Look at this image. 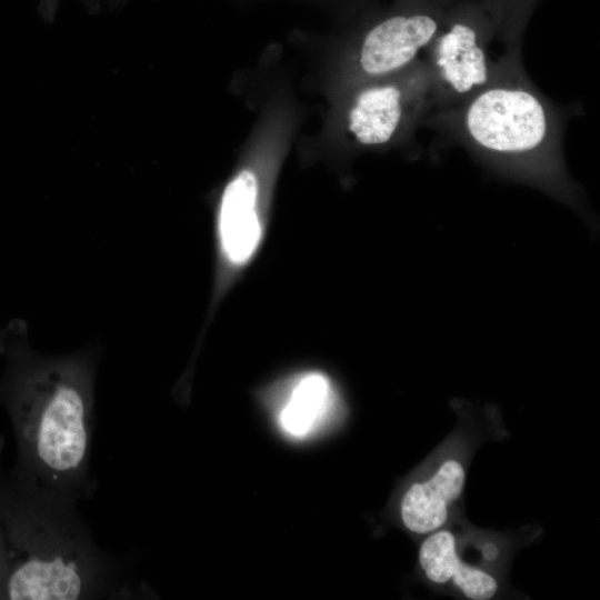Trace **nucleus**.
I'll return each mask as SVG.
<instances>
[{"instance_id":"1","label":"nucleus","mask_w":600,"mask_h":600,"mask_svg":"<svg viewBox=\"0 0 600 600\" xmlns=\"http://www.w3.org/2000/svg\"><path fill=\"white\" fill-rule=\"evenodd\" d=\"M423 126L498 176L581 208L582 193L564 161V112L531 82L521 50L509 53L490 84L453 108L432 111Z\"/></svg>"},{"instance_id":"2","label":"nucleus","mask_w":600,"mask_h":600,"mask_svg":"<svg viewBox=\"0 0 600 600\" xmlns=\"http://www.w3.org/2000/svg\"><path fill=\"white\" fill-rule=\"evenodd\" d=\"M0 379V403L14 431L18 461L14 476L66 482L86 466L93 398L91 356H41L26 337L9 341Z\"/></svg>"},{"instance_id":"3","label":"nucleus","mask_w":600,"mask_h":600,"mask_svg":"<svg viewBox=\"0 0 600 600\" xmlns=\"http://www.w3.org/2000/svg\"><path fill=\"white\" fill-rule=\"evenodd\" d=\"M28 483L0 476V599H77L86 576L78 557L48 547L28 500Z\"/></svg>"},{"instance_id":"4","label":"nucleus","mask_w":600,"mask_h":600,"mask_svg":"<svg viewBox=\"0 0 600 600\" xmlns=\"http://www.w3.org/2000/svg\"><path fill=\"white\" fill-rule=\"evenodd\" d=\"M483 31L469 21L453 20L443 31L438 30L424 50L432 111L453 108L490 84L503 70L509 53L519 50L506 49L493 59L490 33Z\"/></svg>"},{"instance_id":"5","label":"nucleus","mask_w":600,"mask_h":600,"mask_svg":"<svg viewBox=\"0 0 600 600\" xmlns=\"http://www.w3.org/2000/svg\"><path fill=\"white\" fill-rule=\"evenodd\" d=\"M439 30V20L428 12L389 17L364 34L358 53L361 73L382 78L417 63Z\"/></svg>"},{"instance_id":"6","label":"nucleus","mask_w":600,"mask_h":600,"mask_svg":"<svg viewBox=\"0 0 600 600\" xmlns=\"http://www.w3.org/2000/svg\"><path fill=\"white\" fill-rule=\"evenodd\" d=\"M258 181L242 170L224 188L217 216L219 254L229 267L249 262L262 240V224L257 210Z\"/></svg>"},{"instance_id":"7","label":"nucleus","mask_w":600,"mask_h":600,"mask_svg":"<svg viewBox=\"0 0 600 600\" xmlns=\"http://www.w3.org/2000/svg\"><path fill=\"white\" fill-rule=\"evenodd\" d=\"M466 470L460 461L448 459L426 480L412 483L401 501V519L408 530L429 534L443 527L449 509L461 494Z\"/></svg>"},{"instance_id":"8","label":"nucleus","mask_w":600,"mask_h":600,"mask_svg":"<svg viewBox=\"0 0 600 600\" xmlns=\"http://www.w3.org/2000/svg\"><path fill=\"white\" fill-rule=\"evenodd\" d=\"M419 563L428 580L436 584L451 582L468 599L487 600L497 592L498 583L491 574L461 561L456 538L447 530L427 536L419 550Z\"/></svg>"},{"instance_id":"9","label":"nucleus","mask_w":600,"mask_h":600,"mask_svg":"<svg viewBox=\"0 0 600 600\" xmlns=\"http://www.w3.org/2000/svg\"><path fill=\"white\" fill-rule=\"evenodd\" d=\"M331 398V386L326 376L318 372L302 376L281 409V427L293 437H304L327 411Z\"/></svg>"}]
</instances>
